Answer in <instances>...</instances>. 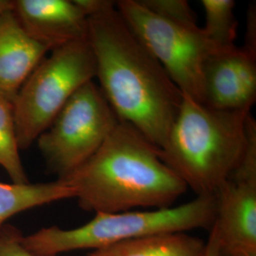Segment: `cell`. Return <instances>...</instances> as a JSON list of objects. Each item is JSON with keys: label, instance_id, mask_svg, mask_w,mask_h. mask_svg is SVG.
<instances>
[{"label": "cell", "instance_id": "277c9868", "mask_svg": "<svg viewBox=\"0 0 256 256\" xmlns=\"http://www.w3.org/2000/svg\"><path fill=\"white\" fill-rule=\"evenodd\" d=\"M216 212L214 196H198L178 206L146 210L96 212L90 222L78 228H43L23 236L24 246L43 256L78 250H98L135 238L168 232L210 230Z\"/></svg>", "mask_w": 256, "mask_h": 256}, {"label": "cell", "instance_id": "e0dca14e", "mask_svg": "<svg viewBox=\"0 0 256 256\" xmlns=\"http://www.w3.org/2000/svg\"><path fill=\"white\" fill-rule=\"evenodd\" d=\"M23 234L16 227L4 224L0 227V256H43L36 254L23 244Z\"/></svg>", "mask_w": 256, "mask_h": 256}, {"label": "cell", "instance_id": "4fadbf2b", "mask_svg": "<svg viewBox=\"0 0 256 256\" xmlns=\"http://www.w3.org/2000/svg\"><path fill=\"white\" fill-rule=\"evenodd\" d=\"M75 198L74 189L60 180L46 183L0 182V227L21 212Z\"/></svg>", "mask_w": 256, "mask_h": 256}, {"label": "cell", "instance_id": "6da1fadb", "mask_svg": "<svg viewBox=\"0 0 256 256\" xmlns=\"http://www.w3.org/2000/svg\"><path fill=\"white\" fill-rule=\"evenodd\" d=\"M88 18V39L99 88L120 122L164 146L183 94L128 26L115 1L99 0Z\"/></svg>", "mask_w": 256, "mask_h": 256}, {"label": "cell", "instance_id": "52a82bcc", "mask_svg": "<svg viewBox=\"0 0 256 256\" xmlns=\"http://www.w3.org/2000/svg\"><path fill=\"white\" fill-rule=\"evenodd\" d=\"M99 86L86 82L36 140L48 169L63 178L88 162L119 124Z\"/></svg>", "mask_w": 256, "mask_h": 256}, {"label": "cell", "instance_id": "7c38bea8", "mask_svg": "<svg viewBox=\"0 0 256 256\" xmlns=\"http://www.w3.org/2000/svg\"><path fill=\"white\" fill-rule=\"evenodd\" d=\"M206 241L187 232L135 238L92 250L88 256H205Z\"/></svg>", "mask_w": 256, "mask_h": 256}, {"label": "cell", "instance_id": "7a4b0ae2", "mask_svg": "<svg viewBox=\"0 0 256 256\" xmlns=\"http://www.w3.org/2000/svg\"><path fill=\"white\" fill-rule=\"evenodd\" d=\"M58 180L74 189L82 210L95 214L169 208L188 189L160 148L124 122L88 162Z\"/></svg>", "mask_w": 256, "mask_h": 256}, {"label": "cell", "instance_id": "5bb4252c", "mask_svg": "<svg viewBox=\"0 0 256 256\" xmlns=\"http://www.w3.org/2000/svg\"><path fill=\"white\" fill-rule=\"evenodd\" d=\"M12 102L0 94V166L6 171L12 183H28L20 158Z\"/></svg>", "mask_w": 256, "mask_h": 256}, {"label": "cell", "instance_id": "30bf717a", "mask_svg": "<svg viewBox=\"0 0 256 256\" xmlns=\"http://www.w3.org/2000/svg\"><path fill=\"white\" fill-rule=\"evenodd\" d=\"M12 12L28 36L50 50L88 38V18L74 0H16Z\"/></svg>", "mask_w": 256, "mask_h": 256}, {"label": "cell", "instance_id": "ba28073f", "mask_svg": "<svg viewBox=\"0 0 256 256\" xmlns=\"http://www.w3.org/2000/svg\"><path fill=\"white\" fill-rule=\"evenodd\" d=\"M212 228L220 256H256V136H250L240 164L214 194Z\"/></svg>", "mask_w": 256, "mask_h": 256}, {"label": "cell", "instance_id": "5b68a950", "mask_svg": "<svg viewBox=\"0 0 256 256\" xmlns=\"http://www.w3.org/2000/svg\"><path fill=\"white\" fill-rule=\"evenodd\" d=\"M95 75V59L88 38L52 50L12 101L20 150L36 142L74 93L93 81Z\"/></svg>", "mask_w": 256, "mask_h": 256}, {"label": "cell", "instance_id": "ac0fdd59", "mask_svg": "<svg viewBox=\"0 0 256 256\" xmlns=\"http://www.w3.org/2000/svg\"><path fill=\"white\" fill-rule=\"evenodd\" d=\"M243 48L256 54V10L254 3V5L252 3L248 10L247 30L245 45Z\"/></svg>", "mask_w": 256, "mask_h": 256}, {"label": "cell", "instance_id": "8992f818", "mask_svg": "<svg viewBox=\"0 0 256 256\" xmlns=\"http://www.w3.org/2000/svg\"><path fill=\"white\" fill-rule=\"evenodd\" d=\"M115 6L183 95L202 102L203 66L223 48L212 43L198 24L162 18L138 0L115 1Z\"/></svg>", "mask_w": 256, "mask_h": 256}, {"label": "cell", "instance_id": "2e32d148", "mask_svg": "<svg viewBox=\"0 0 256 256\" xmlns=\"http://www.w3.org/2000/svg\"><path fill=\"white\" fill-rule=\"evenodd\" d=\"M156 16L183 24H196V16L186 0H138Z\"/></svg>", "mask_w": 256, "mask_h": 256}, {"label": "cell", "instance_id": "8fae6325", "mask_svg": "<svg viewBox=\"0 0 256 256\" xmlns=\"http://www.w3.org/2000/svg\"><path fill=\"white\" fill-rule=\"evenodd\" d=\"M50 52L48 46L28 36L12 10L0 16V94L14 101Z\"/></svg>", "mask_w": 256, "mask_h": 256}, {"label": "cell", "instance_id": "9c48e42d", "mask_svg": "<svg viewBox=\"0 0 256 256\" xmlns=\"http://www.w3.org/2000/svg\"><path fill=\"white\" fill-rule=\"evenodd\" d=\"M256 101V54L234 45L210 55L203 66L202 104L216 110L252 111Z\"/></svg>", "mask_w": 256, "mask_h": 256}, {"label": "cell", "instance_id": "d6986e66", "mask_svg": "<svg viewBox=\"0 0 256 256\" xmlns=\"http://www.w3.org/2000/svg\"><path fill=\"white\" fill-rule=\"evenodd\" d=\"M205 256H220L218 252V240L216 232L214 228L210 230V236L206 241V252Z\"/></svg>", "mask_w": 256, "mask_h": 256}, {"label": "cell", "instance_id": "9a60e30c", "mask_svg": "<svg viewBox=\"0 0 256 256\" xmlns=\"http://www.w3.org/2000/svg\"><path fill=\"white\" fill-rule=\"evenodd\" d=\"M205 14V34L220 48L234 46L238 21L234 16V0H202Z\"/></svg>", "mask_w": 256, "mask_h": 256}, {"label": "cell", "instance_id": "ffe728a7", "mask_svg": "<svg viewBox=\"0 0 256 256\" xmlns=\"http://www.w3.org/2000/svg\"><path fill=\"white\" fill-rule=\"evenodd\" d=\"M14 10V0H0V16Z\"/></svg>", "mask_w": 256, "mask_h": 256}, {"label": "cell", "instance_id": "3957f363", "mask_svg": "<svg viewBox=\"0 0 256 256\" xmlns=\"http://www.w3.org/2000/svg\"><path fill=\"white\" fill-rule=\"evenodd\" d=\"M256 120L248 110L212 108L183 95L160 155L198 196H214L236 169Z\"/></svg>", "mask_w": 256, "mask_h": 256}]
</instances>
